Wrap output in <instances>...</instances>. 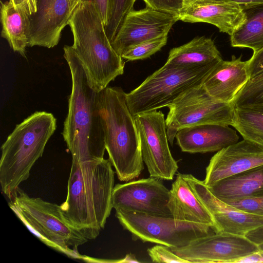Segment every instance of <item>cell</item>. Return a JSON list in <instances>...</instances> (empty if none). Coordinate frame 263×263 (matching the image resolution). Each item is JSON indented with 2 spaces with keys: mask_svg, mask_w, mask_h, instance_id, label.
Listing matches in <instances>:
<instances>
[{
  "mask_svg": "<svg viewBox=\"0 0 263 263\" xmlns=\"http://www.w3.org/2000/svg\"><path fill=\"white\" fill-rule=\"evenodd\" d=\"M114 182L109 159H72L67 197L61 206L69 223L88 240L97 237L105 227L113 209Z\"/></svg>",
  "mask_w": 263,
  "mask_h": 263,
  "instance_id": "6da1fadb",
  "label": "cell"
},
{
  "mask_svg": "<svg viewBox=\"0 0 263 263\" xmlns=\"http://www.w3.org/2000/svg\"><path fill=\"white\" fill-rule=\"evenodd\" d=\"M63 50L72 82L62 133L64 140L72 159L79 162L103 159L106 148L98 104L99 92L89 85L71 46H64Z\"/></svg>",
  "mask_w": 263,
  "mask_h": 263,
  "instance_id": "7a4b0ae2",
  "label": "cell"
},
{
  "mask_svg": "<svg viewBox=\"0 0 263 263\" xmlns=\"http://www.w3.org/2000/svg\"><path fill=\"white\" fill-rule=\"evenodd\" d=\"M68 25L71 46L91 87L99 92L124 73L125 63L112 47L102 18L92 0H84L74 10Z\"/></svg>",
  "mask_w": 263,
  "mask_h": 263,
  "instance_id": "3957f363",
  "label": "cell"
},
{
  "mask_svg": "<svg viewBox=\"0 0 263 263\" xmlns=\"http://www.w3.org/2000/svg\"><path fill=\"white\" fill-rule=\"evenodd\" d=\"M126 93L119 87L99 92V108L109 160L121 181L138 177L144 168L140 138Z\"/></svg>",
  "mask_w": 263,
  "mask_h": 263,
  "instance_id": "277c9868",
  "label": "cell"
},
{
  "mask_svg": "<svg viewBox=\"0 0 263 263\" xmlns=\"http://www.w3.org/2000/svg\"><path fill=\"white\" fill-rule=\"evenodd\" d=\"M56 128L57 120L51 113L35 111L17 124L8 136L1 147L0 184L9 199L29 178Z\"/></svg>",
  "mask_w": 263,
  "mask_h": 263,
  "instance_id": "5b68a950",
  "label": "cell"
},
{
  "mask_svg": "<svg viewBox=\"0 0 263 263\" xmlns=\"http://www.w3.org/2000/svg\"><path fill=\"white\" fill-rule=\"evenodd\" d=\"M9 199V207L43 243L69 258L86 260L78 249L88 239L69 223L61 205L31 197L20 187Z\"/></svg>",
  "mask_w": 263,
  "mask_h": 263,
  "instance_id": "8992f818",
  "label": "cell"
},
{
  "mask_svg": "<svg viewBox=\"0 0 263 263\" xmlns=\"http://www.w3.org/2000/svg\"><path fill=\"white\" fill-rule=\"evenodd\" d=\"M218 63L183 66L165 62L139 86L126 93L130 112L135 117L168 107L186 90L202 84Z\"/></svg>",
  "mask_w": 263,
  "mask_h": 263,
  "instance_id": "52a82bcc",
  "label": "cell"
},
{
  "mask_svg": "<svg viewBox=\"0 0 263 263\" xmlns=\"http://www.w3.org/2000/svg\"><path fill=\"white\" fill-rule=\"evenodd\" d=\"M115 211L119 222L131 233L134 239L170 248L184 247L198 238L215 232L210 225L178 221L173 217L122 210Z\"/></svg>",
  "mask_w": 263,
  "mask_h": 263,
  "instance_id": "ba28073f",
  "label": "cell"
},
{
  "mask_svg": "<svg viewBox=\"0 0 263 263\" xmlns=\"http://www.w3.org/2000/svg\"><path fill=\"white\" fill-rule=\"evenodd\" d=\"M168 107L165 123L172 145L181 128L206 124L232 125L234 109L232 103L213 98L202 84L186 90Z\"/></svg>",
  "mask_w": 263,
  "mask_h": 263,
  "instance_id": "9c48e42d",
  "label": "cell"
},
{
  "mask_svg": "<svg viewBox=\"0 0 263 263\" xmlns=\"http://www.w3.org/2000/svg\"><path fill=\"white\" fill-rule=\"evenodd\" d=\"M135 119L150 177L173 180L178 165L169 148L164 115L155 110L138 114Z\"/></svg>",
  "mask_w": 263,
  "mask_h": 263,
  "instance_id": "30bf717a",
  "label": "cell"
},
{
  "mask_svg": "<svg viewBox=\"0 0 263 263\" xmlns=\"http://www.w3.org/2000/svg\"><path fill=\"white\" fill-rule=\"evenodd\" d=\"M171 249L190 263H237L257 251L258 246L243 235L214 232Z\"/></svg>",
  "mask_w": 263,
  "mask_h": 263,
  "instance_id": "8fae6325",
  "label": "cell"
},
{
  "mask_svg": "<svg viewBox=\"0 0 263 263\" xmlns=\"http://www.w3.org/2000/svg\"><path fill=\"white\" fill-rule=\"evenodd\" d=\"M178 21V14L149 6L137 10L133 9L125 16L111 44L121 56L128 49L139 43L168 34Z\"/></svg>",
  "mask_w": 263,
  "mask_h": 263,
  "instance_id": "7c38bea8",
  "label": "cell"
},
{
  "mask_svg": "<svg viewBox=\"0 0 263 263\" xmlns=\"http://www.w3.org/2000/svg\"><path fill=\"white\" fill-rule=\"evenodd\" d=\"M170 194L161 179L156 177L117 184L112 192V208L173 217L167 206Z\"/></svg>",
  "mask_w": 263,
  "mask_h": 263,
  "instance_id": "4fadbf2b",
  "label": "cell"
},
{
  "mask_svg": "<svg viewBox=\"0 0 263 263\" xmlns=\"http://www.w3.org/2000/svg\"><path fill=\"white\" fill-rule=\"evenodd\" d=\"M192 190L206 208L214 222L215 233L243 235L263 226V216L237 209L216 197L203 181L183 174Z\"/></svg>",
  "mask_w": 263,
  "mask_h": 263,
  "instance_id": "5bb4252c",
  "label": "cell"
},
{
  "mask_svg": "<svg viewBox=\"0 0 263 263\" xmlns=\"http://www.w3.org/2000/svg\"><path fill=\"white\" fill-rule=\"evenodd\" d=\"M263 165V147L243 139L230 145L211 158L203 181L210 186L226 177Z\"/></svg>",
  "mask_w": 263,
  "mask_h": 263,
  "instance_id": "9a60e30c",
  "label": "cell"
},
{
  "mask_svg": "<svg viewBox=\"0 0 263 263\" xmlns=\"http://www.w3.org/2000/svg\"><path fill=\"white\" fill-rule=\"evenodd\" d=\"M72 13L68 0H39L30 17L28 47L53 48L57 45Z\"/></svg>",
  "mask_w": 263,
  "mask_h": 263,
  "instance_id": "2e32d148",
  "label": "cell"
},
{
  "mask_svg": "<svg viewBox=\"0 0 263 263\" xmlns=\"http://www.w3.org/2000/svg\"><path fill=\"white\" fill-rule=\"evenodd\" d=\"M178 14L179 21L210 24L230 36L245 21L240 5L221 0H195L184 6Z\"/></svg>",
  "mask_w": 263,
  "mask_h": 263,
  "instance_id": "e0dca14e",
  "label": "cell"
},
{
  "mask_svg": "<svg viewBox=\"0 0 263 263\" xmlns=\"http://www.w3.org/2000/svg\"><path fill=\"white\" fill-rule=\"evenodd\" d=\"M250 79L248 61L233 55L230 61H220L208 74L202 85L214 99L232 103Z\"/></svg>",
  "mask_w": 263,
  "mask_h": 263,
  "instance_id": "ac0fdd59",
  "label": "cell"
},
{
  "mask_svg": "<svg viewBox=\"0 0 263 263\" xmlns=\"http://www.w3.org/2000/svg\"><path fill=\"white\" fill-rule=\"evenodd\" d=\"M175 138L182 152L192 154L218 152L239 139L236 131L229 125L216 124L181 128Z\"/></svg>",
  "mask_w": 263,
  "mask_h": 263,
  "instance_id": "d6986e66",
  "label": "cell"
},
{
  "mask_svg": "<svg viewBox=\"0 0 263 263\" xmlns=\"http://www.w3.org/2000/svg\"><path fill=\"white\" fill-rule=\"evenodd\" d=\"M170 192L167 206L175 220L210 225L215 231L212 215L194 193L183 174H177Z\"/></svg>",
  "mask_w": 263,
  "mask_h": 263,
  "instance_id": "ffe728a7",
  "label": "cell"
},
{
  "mask_svg": "<svg viewBox=\"0 0 263 263\" xmlns=\"http://www.w3.org/2000/svg\"><path fill=\"white\" fill-rule=\"evenodd\" d=\"M208 187L222 201L260 196L263 194V165L226 177Z\"/></svg>",
  "mask_w": 263,
  "mask_h": 263,
  "instance_id": "44dd1931",
  "label": "cell"
},
{
  "mask_svg": "<svg viewBox=\"0 0 263 263\" xmlns=\"http://www.w3.org/2000/svg\"><path fill=\"white\" fill-rule=\"evenodd\" d=\"M222 60L214 41L201 36L171 49L166 62L179 66H196L218 63Z\"/></svg>",
  "mask_w": 263,
  "mask_h": 263,
  "instance_id": "7402d4cb",
  "label": "cell"
},
{
  "mask_svg": "<svg viewBox=\"0 0 263 263\" xmlns=\"http://www.w3.org/2000/svg\"><path fill=\"white\" fill-rule=\"evenodd\" d=\"M30 13L15 8L10 2L1 3V35L10 47L26 57L28 47Z\"/></svg>",
  "mask_w": 263,
  "mask_h": 263,
  "instance_id": "603a6c76",
  "label": "cell"
},
{
  "mask_svg": "<svg viewBox=\"0 0 263 263\" xmlns=\"http://www.w3.org/2000/svg\"><path fill=\"white\" fill-rule=\"evenodd\" d=\"M241 7L245 21L230 36L231 45L251 49L255 54L263 49V3Z\"/></svg>",
  "mask_w": 263,
  "mask_h": 263,
  "instance_id": "cb8c5ba5",
  "label": "cell"
},
{
  "mask_svg": "<svg viewBox=\"0 0 263 263\" xmlns=\"http://www.w3.org/2000/svg\"><path fill=\"white\" fill-rule=\"evenodd\" d=\"M231 126L243 139L263 147V104L234 107Z\"/></svg>",
  "mask_w": 263,
  "mask_h": 263,
  "instance_id": "d4e9b609",
  "label": "cell"
},
{
  "mask_svg": "<svg viewBox=\"0 0 263 263\" xmlns=\"http://www.w3.org/2000/svg\"><path fill=\"white\" fill-rule=\"evenodd\" d=\"M232 104L234 107L263 104V71L249 79Z\"/></svg>",
  "mask_w": 263,
  "mask_h": 263,
  "instance_id": "484cf974",
  "label": "cell"
},
{
  "mask_svg": "<svg viewBox=\"0 0 263 263\" xmlns=\"http://www.w3.org/2000/svg\"><path fill=\"white\" fill-rule=\"evenodd\" d=\"M168 34L163 35L139 43L128 49L122 55L127 61L143 60L159 51L167 43Z\"/></svg>",
  "mask_w": 263,
  "mask_h": 263,
  "instance_id": "4316f807",
  "label": "cell"
},
{
  "mask_svg": "<svg viewBox=\"0 0 263 263\" xmlns=\"http://www.w3.org/2000/svg\"><path fill=\"white\" fill-rule=\"evenodd\" d=\"M137 0H116L112 13L107 26L105 27L107 35L112 41L126 14L134 9Z\"/></svg>",
  "mask_w": 263,
  "mask_h": 263,
  "instance_id": "83f0119b",
  "label": "cell"
},
{
  "mask_svg": "<svg viewBox=\"0 0 263 263\" xmlns=\"http://www.w3.org/2000/svg\"><path fill=\"white\" fill-rule=\"evenodd\" d=\"M223 202L241 211L263 216V194L256 197Z\"/></svg>",
  "mask_w": 263,
  "mask_h": 263,
  "instance_id": "f1b7e54d",
  "label": "cell"
},
{
  "mask_svg": "<svg viewBox=\"0 0 263 263\" xmlns=\"http://www.w3.org/2000/svg\"><path fill=\"white\" fill-rule=\"evenodd\" d=\"M152 261L155 262L190 263L173 252L171 248L163 245H156L147 250Z\"/></svg>",
  "mask_w": 263,
  "mask_h": 263,
  "instance_id": "f546056e",
  "label": "cell"
},
{
  "mask_svg": "<svg viewBox=\"0 0 263 263\" xmlns=\"http://www.w3.org/2000/svg\"><path fill=\"white\" fill-rule=\"evenodd\" d=\"M146 6L178 14L184 6L183 0H142Z\"/></svg>",
  "mask_w": 263,
  "mask_h": 263,
  "instance_id": "4dcf8cb0",
  "label": "cell"
},
{
  "mask_svg": "<svg viewBox=\"0 0 263 263\" xmlns=\"http://www.w3.org/2000/svg\"><path fill=\"white\" fill-rule=\"evenodd\" d=\"M96 6L106 27L110 19L116 0H92Z\"/></svg>",
  "mask_w": 263,
  "mask_h": 263,
  "instance_id": "1f68e13d",
  "label": "cell"
},
{
  "mask_svg": "<svg viewBox=\"0 0 263 263\" xmlns=\"http://www.w3.org/2000/svg\"><path fill=\"white\" fill-rule=\"evenodd\" d=\"M250 78L263 71V49L248 60Z\"/></svg>",
  "mask_w": 263,
  "mask_h": 263,
  "instance_id": "d6a6232c",
  "label": "cell"
},
{
  "mask_svg": "<svg viewBox=\"0 0 263 263\" xmlns=\"http://www.w3.org/2000/svg\"><path fill=\"white\" fill-rule=\"evenodd\" d=\"M258 250L239 259L237 263L263 262V243L258 245Z\"/></svg>",
  "mask_w": 263,
  "mask_h": 263,
  "instance_id": "836d02e7",
  "label": "cell"
},
{
  "mask_svg": "<svg viewBox=\"0 0 263 263\" xmlns=\"http://www.w3.org/2000/svg\"><path fill=\"white\" fill-rule=\"evenodd\" d=\"M245 236L257 245L263 243V226L249 231Z\"/></svg>",
  "mask_w": 263,
  "mask_h": 263,
  "instance_id": "e575fe53",
  "label": "cell"
},
{
  "mask_svg": "<svg viewBox=\"0 0 263 263\" xmlns=\"http://www.w3.org/2000/svg\"><path fill=\"white\" fill-rule=\"evenodd\" d=\"M9 1L15 8L30 13L27 0H9Z\"/></svg>",
  "mask_w": 263,
  "mask_h": 263,
  "instance_id": "d590c367",
  "label": "cell"
},
{
  "mask_svg": "<svg viewBox=\"0 0 263 263\" xmlns=\"http://www.w3.org/2000/svg\"><path fill=\"white\" fill-rule=\"evenodd\" d=\"M226 2L235 3L241 6L262 4L263 0H221Z\"/></svg>",
  "mask_w": 263,
  "mask_h": 263,
  "instance_id": "8d00e7d4",
  "label": "cell"
},
{
  "mask_svg": "<svg viewBox=\"0 0 263 263\" xmlns=\"http://www.w3.org/2000/svg\"><path fill=\"white\" fill-rule=\"evenodd\" d=\"M141 262L134 254L131 253L126 254L123 258L119 259V263Z\"/></svg>",
  "mask_w": 263,
  "mask_h": 263,
  "instance_id": "74e56055",
  "label": "cell"
},
{
  "mask_svg": "<svg viewBox=\"0 0 263 263\" xmlns=\"http://www.w3.org/2000/svg\"><path fill=\"white\" fill-rule=\"evenodd\" d=\"M30 14H32L36 12V9H37V0H27Z\"/></svg>",
  "mask_w": 263,
  "mask_h": 263,
  "instance_id": "f35d334b",
  "label": "cell"
},
{
  "mask_svg": "<svg viewBox=\"0 0 263 263\" xmlns=\"http://www.w3.org/2000/svg\"><path fill=\"white\" fill-rule=\"evenodd\" d=\"M84 0H69V4L71 12L73 13L78 6Z\"/></svg>",
  "mask_w": 263,
  "mask_h": 263,
  "instance_id": "ab89813d",
  "label": "cell"
},
{
  "mask_svg": "<svg viewBox=\"0 0 263 263\" xmlns=\"http://www.w3.org/2000/svg\"><path fill=\"white\" fill-rule=\"evenodd\" d=\"M194 1H195V0H183L184 6L188 5L189 4L193 2Z\"/></svg>",
  "mask_w": 263,
  "mask_h": 263,
  "instance_id": "60d3db41",
  "label": "cell"
},
{
  "mask_svg": "<svg viewBox=\"0 0 263 263\" xmlns=\"http://www.w3.org/2000/svg\"><path fill=\"white\" fill-rule=\"evenodd\" d=\"M69 1V0H68Z\"/></svg>",
  "mask_w": 263,
  "mask_h": 263,
  "instance_id": "b9f144b4",
  "label": "cell"
}]
</instances>
